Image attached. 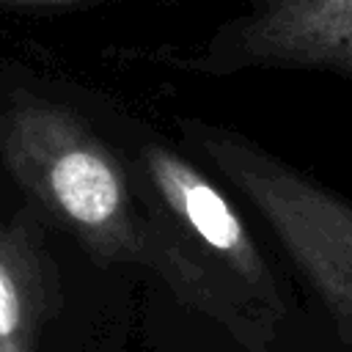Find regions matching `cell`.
<instances>
[{"instance_id": "cell-4", "label": "cell", "mask_w": 352, "mask_h": 352, "mask_svg": "<svg viewBox=\"0 0 352 352\" xmlns=\"http://www.w3.org/2000/svg\"><path fill=\"white\" fill-rule=\"evenodd\" d=\"M198 63L217 74L289 69L352 82V0H250Z\"/></svg>"}, {"instance_id": "cell-6", "label": "cell", "mask_w": 352, "mask_h": 352, "mask_svg": "<svg viewBox=\"0 0 352 352\" xmlns=\"http://www.w3.org/2000/svg\"><path fill=\"white\" fill-rule=\"evenodd\" d=\"M69 3H80V0H0V6H11V8H41V6H69Z\"/></svg>"}, {"instance_id": "cell-5", "label": "cell", "mask_w": 352, "mask_h": 352, "mask_svg": "<svg viewBox=\"0 0 352 352\" xmlns=\"http://www.w3.org/2000/svg\"><path fill=\"white\" fill-rule=\"evenodd\" d=\"M52 308V278L33 228L0 226V352H38Z\"/></svg>"}, {"instance_id": "cell-3", "label": "cell", "mask_w": 352, "mask_h": 352, "mask_svg": "<svg viewBox=\"0 0 352 352\" xmlns=\"http://www.w3.org/2000/svg\"><path fill=\"white\" fill-rule=\"evenodd\" d=\"M184 140L256 209L292 264L352 338V198L236 129L187 118Z\"/></svg>"}, {"instance_id": "cell-2", "label": "cell", "mask_w": 352, "mask_h": 352, "mask_svg": "<svg viewBox=\"0 0 352 352\" xmlns=\"http://www.w3.org/2000/svg\"><path fill=\"white\" fill-rule=\"evenodd\" d=\"M14 182L107 264H151L154 239L126 168L69 107L16 96L0 116Z\"/></svg>"}, {"instance_id": "cell-1", "label": "cell", "mask_w": 352, "mask_h": 352, "mask_svg": "<svg viewBox=\"0 0 352 352\" xmlns=\"http://www.w3.org/2000/svg\"><path fill=\"white\" fill-rule=\"evenodd\" d=\"M138 173L135 192L154 239V267L264 341L270 324L283 316V300L231 198L192 160L160 140L143 143Z\"/></svg>"}]
</instances>
